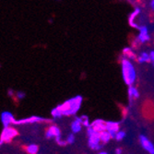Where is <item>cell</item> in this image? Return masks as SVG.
Returning <instances> with one entry per match:
<instances>
[{
    "instance_id": "4",
    "label": "cell",
    "mask_w": 154,
    "mask_h": 154,
    "mask_svg": "<svg viewBox=\"0 0 154 154\" xmlns=\"http://www.w3.org/2000/svg\"><path fill=\"white\" fill-rule=\"evenodd\" d=\"M20 133L19 131L15 128H6L2 133V137H1V139L6 142H10L13 137H15L17 136H19Z\"/></svg>"
},
{
    "instance_id": "6",
    "label": "cell",
    "mask_w": 154,
    "mask_h": 154,
    "mask_svg": "<svg viewBox=\"0 0 154 154\" xmlns=\"http://www.w3.org/2000/svg\"><path fill=\"white\" fill-rule=\"evenodd\" d=\"M138 30H139V34L137 36V38L136 39L139 44H144L147 43V42L149 41L150 36L149 34V30L147 26H140L138 27Z\"/></svg>"
},
{
    "instance_id": "12",
    "label": "cell",
    "mask_w": 154,
    "mask_h": 154,
    "mask_svg": "<svg viewBox=\"0 0 154 154\" xmlns=\"http://www.w3.org/2000/svg\"><path fill=\"white\" fill-rule=\"evenodd\" d=\"M128 97L130 99L132 98H135V99H137L139 97V92L137 91V89L136 87H134L133 85H130L128 87Z\"/></svg>"
},
{
    "instance_id": "5",
    "label": "cell",
    "mask_w": 154,
    "mask_h": 154,
    "mask_svg": "<svg viewBox=\"0 0 154 154\" xmlns=\"http://www.w3.org/2000/svg\"><path fill=\"white\" fill-rule=\"evenodd\" d=\"M139 142H140L141 147L147 152H149L150 154H154V145L146 136H144V135L139 136Z\"/></svg>"
},
{
    "instance_id": "7",
    "label": "cell",
    "mask_w": 154,
    "mask_h": 154,
    "mask_svg": "<svg viewBox=\"0 0 154 154\" xmlns=\"http://www.w3.org/2000/svg\"><path fill=\"white\" fill-rule=\"evenodd\" d=\"M106 124V130L110 133L112 138H115L116 133L119 131V123L113 122V121H108Z\"/></svg>"
},
{
    "instance_id": "21",
    "label": "cell",
    "mask_w": 154,
    "mask_h": 154,
    "mask_svg": "<svg viewBox=\"0 0 154 154\" xmlns=\"http://www.w3.org/2000/svg\"><path fill=\"white\" fill-rule=\"evenodd\" d=\"M116 153H118V154H120V153H122V149H121L120 148H118V149H116Z\"/></svg>"
},
{
    "instance_id": "11",
    "label": "cell",
    "mask_w": 154,
    "mask_h": 154,
    "mask_svg": "<svg viewBox=\"0 0 154 154\" xmlns=\"http://www.w3.org/2000/svg\"><path fill=\"white\" fill-rule=\"evenodd\" d=\"M123 55H124L125 57H127V58H128V59H130L132 61L137 59L135 52L130 47H125V48H124V50H123Z\"/></svg>"
},
{
    "instance_id": "17",
    "label": "cell",
    "mask_w": 154,
    "mask_h": 154,
    "mask_svg": "<svg viewBox=\"0 0 154 154\" xmlns=\"http://www.w3.org/2000/svg\"><path fill=\"white\" fill-rule=\"evenodd\" d=\"M125 136H127V134H125V131H118L116 133V135L115 139H116L117 141H121V140H123V139L125 137Z\"/></svg>"
},
{
    "instance_id": "13",
    "label": "cell",
    "mask_w": 154,
    "mask_h": 154,
    "mask_svg": "<svg viewBox=\"0 0 154 154\" xmlns=\"http://www.w3.org/2000/svg\"><path fill=\"white\" fill-rule=\"evenodd\" d=\"M21 149L24 151H26L27 153H31V154H35L38 152V146L37 145H30V146L23 145V146H21Z\"/></svg>"
},
{
    "instance_id": "8",
    "label": "cell",
    "mask_w": 154,
    "mask_h": 154,
    "mask_svg": "<svg viewBox=\"0 0 154 154\" xmlns=\"http://www.w3.org/2000/svg\"><path fill=\"white\" fill-rule=\"evenodd\" d=\"M45 135H46V137H48V138H51L53 137L57 138V137H61V131L57 125H51V127L46 128Z\"/></svg>"
},
{
    "instance_id": "22",
    "label": "cell",
    "mask_w": 154,
    "mask_h": 154,
    "mask_svg": "<svg viewBox=\"0 0 154 154\" xmlns=\"http://www.w3.org/2000/svg\"><path fill=\"white\" fill-rule=\"evenodd\" d=\"M150 7L152 9H154V0H151V2H150Z\"/></svg>"
},
{
    "instance_id": "1",
    "label": "cell",
    "mask_w": 154,
    "mask_h": 154,
    "mask_svg": "<svg viewBox=\"0 0 154 154\" xmlns=\"http://www.w3.org/2000/svg\"><path fill=\"white\" fill-rule=\"evenodd\" d=\"M121 66H122L123 79L125 83L128 86L133 85L137 79V73H136L135 66L132 64L131 60L124 57L121 60Z\"/></svg>"
},
{
    "instance_id": "15",
    "label": "cell",
    "mask_w": 154,
    "mask_h": 154,
    "mask_svg": "<svg viewBox=\"0 0 154 154\" xmlns=\"http://www.w3.org/2000/svg\"><path fill=\"white\" fill-rule=\"evenodd\" d=\"M137 62L139 63H146L150 61V57H149V54H148L147 52H142L140 54V55L137 57Z\"/></svg>"
},
{
    "instance_id": "19",
    "label": "cell",
    "mask_w": 154,
    "mask_h": 154,
    "mask_svg": "<svg viewBox=\"0 0 154 154\" xmlns=\"http://www.w3.org/2000/svg\"><path fill=\"white\" fill-rule=\"evenodd\" d=\"M66 142L67 144H73L75 142V135L73 134H69L66 137Z\"/></svg>"
},
{
    "instance_id": "10",
    "label": "cell",
    "mask_w": 154,
    "mask_h": 154,
    "mask_svg": "<svg viewBox=\"0 0 154 154\" xmlns=\"http://www.w3.org/2000/svg\"><path fill=\"white\" fill-rule=\"evenodd\" d=\"M91 127L97 131V132H103L104 130H106V124L103 122V120L102 119H98V120H95L91 125Z\"/></svg>"
},
{
    "instance_id": "2",
    "label": "cell",
    "mask_w": 154,
    "mask_h": 154,
    "mask_svg": "<svg viewBox=\"0 0 154 154\" xmlns=\"http://www.w3.org/2000/svg\"><path fill=\"white\" fill-rule=\"evenodd\" d=\"M82 103V97L80 95H78L74 98H71L62 104L58 105L57 108L61 111L63 116H72L77 114L79 110L80 109Z\"/></svg>"
},
{
    "instance_id": "16",
    "label": "cell",
    "mask_w": 154,
    "mask_h": 154,
    "mask_svg": "<svg viewBox=\"0 0 154 154\" xmlns=\"http://www.w3.org/2000/svg\"><path fill=\"white\" fill-rule=\"evenodd\" d=\"M52 116H53L54 118H60V117L63 116V115H62V113H61V111H60L57 107L52 110Z\"/></svg>"
},
{
    "instance_id": "9",
    "label": "cell",
    "mask_w": 154,
    "mask_h": 154,
    "mask_svg": "<svg viewBox=\"0 0 154 154\" xmlns=\"http://www.w3.org/2000/svg\"><path fill=\"white\" fill-rule=\"evenodd\" d=\"M82 119L81 116L80 117H76L75 120L71 123V130L74 134L79 133L81 131L82 128Z\"/></svg>"
},
{
    "instance_id": "23",
    "label": "cell",
    "mask_w": 154,
    "mask_h": 154,
    "mask_svg": "<svg viewBox=\"0 0 154 154\" xmlns=\"http://www.w3.org/2000/svg\"><path fill=\"white\" fill-rule=\"evenodd\" d=\"M100 153H101V154H107V152H106V151H101Z\"/></svg>"
},
{
    "instance_id": "18",
    "label": "cell",
    "mask_w": 154,
    "mask_h": 154,
    "mask_svg": "<svg viewBox=\"0 0 154 154\" xmlns=\"http://www.w3.org/2000/svg\"><path fill=\"white\" fill-rule=\"evenodd\" d=\"M81 119H82V125L85 128H89L91 127V124H90V121H89V117L86 116H81Z\"/></svg>"
},
{
    "instance_id": "24",
    "label": "cell",
    "mask_w": 154,
    "mask_h": 154,
    "mask_svg": "<svg viewBox=\"0 0 154 154\" xmlns=\"http://www.w3.org/2000/svg\"><path fill=\"white\" fill-rule=\"evenodd\" d=\"M153 66H154V62H153Z\"/></svg>"
},
{
    "instance_id": "20",
    "label": "cell",
    "mask_w": 154,
    "mask_h": 154,
    "mask_svg": "<svg viewBox=\"0 0 154 154\" xmlns=\"http://www.w3.org/2000/svg\"><path fill=\"white\" fill-rule=\"evenodd\" d=\"M149 57H150V61L154 62V51L149 52Z\"/></svg>"
},
{
    "instance_id": "14",
    "label": "cell",
    "mask_w": 154,
    "mask_h": 154,
    "mask_svg": "<svg viewBox=\"0 0 154 154\" xmlns=\"http://www.w3.org/2000/svg\"><path fill=\"white\" fill-rule=\"evenodd\" d=\"M100 137H101V141L103 142L104 144L108 143V142L110 141V139L112 138L110 133H109L107 130H104V131L101 132V133H100Z\"/></svg>"
},
{
    "instance_id": "3",
    "label": "cell",
    "mask_w": 154,
    "mask_h": 154,
    "mask_svg": "<svg viewBox=\"0 0 154 154\" xmlns=\"http://www.w3.org/2000/svg\"><path fill=\"white\" fill-rule=\"evenodd\" d=\"M101 137H100V133L96 132L95 134L91 135L89 137L88 139V146L90 147L91 149L92 150H100L103 149V145L101 144Z\"/></svg>"
}]
</instances>
